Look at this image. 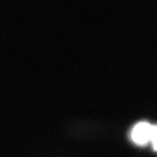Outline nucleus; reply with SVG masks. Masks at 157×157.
I'll return each instance as SVG.
<instances>
[{"mask_svg": "<svg viewBox=\"0 0 157 157\" xmlns=\"http://www.w3.org/2000/svg\"><path fill=\"white\" fill-rule=\"evenodd\" d=\"M152 125L147 122L137 124L132 131V139L136 144L144 145L151 140Z\"/></svg>", "mask_w": 157, "mask_h": 157, "instance_id": "f257e3e1", "label": "nucleus"}, {"mask_svg": "<svg viewBox=\"0 0 157 157\" xmlns=\"http://www.w3.org/2000/svg\"><path fill=\"white\" fill-rule=\"evenodd\" d=\"M152 143V146L155 151H157V125L152 126V131H151V140Z\"/></svg>", "mask_w": 157, "mask_h": 157, "instance_id": "f03ea898", "label": "nucleus"}]
</instances>
